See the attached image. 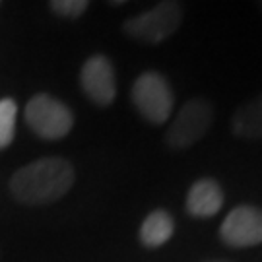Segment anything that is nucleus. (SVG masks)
<instances>
[{"label":"nucleus","instance_id":"11","mask_svg":"<svg viewBox=\"0 0 262 262\" xmlns=\"http://www.w3.org/2000/svg\"><path fill=\"white\" fill-rule=\"evenodd\" d=\"M18 103L10 97L0 99V150H6L16 136Z\"/></svg>","mask_w":262,"mask_h":262},{"label":"nucleus","instance_id":"13","mask_svg":"<svg viewBox=\"0 0 262 262\" xmlns=\"http://www.w3.org/2000/svg\"><path fill=\"white\" fill-rule=\"evenodd\" d=\"M256 6H258V8H260V12H262V2H258V4H256Z\"/></svg>","mask_w":262,"mask_h":262},{"label":"nucleus","instance_id":"9","mask_svg":"<svg viewBox=\"0 0 262 262\" xmlns=\"http://www.w3.org/2000/svg\"><path fill=\"white\" fill-rule=\"evenodd\" d=\"M175 233V220L167 210L158 208L146 215V220L140 225V243L148 249H158L165 245Z\"/></svg>","mask_w":262,"mask_h":262},{"label":"nucleus","instance_id":"2","mask_svg":"<svg viewBox=\"0 0 262 262\" xmlns=\"http://www.w3.org/2000/svg\"><path fill=\"white\" fill-rule=\"evenodd\" d=\"M130 99L136 111L151 124L167 122L175 105L171 84L165 76L156 70H148L136 78V82L132 84Z\"/></svg>","mask_w":262,"mask_h":262},{"label":"nucleus","instance_id":"7","mask_svg":"<svg viewBox=\"0 0 262 262\" xmlns=\"http://www.w3.org/2000/svg\"><path fill=\"white\" fill-rule=\"evenodd\" d=\"M220 239L231 249H247L262 243V208H233L220 227Z\"/></svg>","mask_w":262,"mask_h":262},{"label":"nucleus","instance_id":"8","mask_svg":"<svg viewBox=\"0 0 262 262\" xmlns=\"http://www.w3.org/2000/svg\"><path fill=\"white\" fill-rule=\"evenodd\" d=\"M224 206V190L220 183L212 177L198 179L192 187L188 188L185 208L192 217H212Z\"/></svg>","mask_w":262,"mask_h":262},{"label":"nucleus","instance_id":"10","mask_svg":"<svg viewBox=\"0 0 262 262\" xmlns=\"http://www.w3.org/2000/svg\"><path fill=\"white\" fill-rule=\"evenodd\" d=\"M231 128L239 138L247 140L262 138V94L235 111L231 117Z\"/></svg>","mask_w":262,"mask_h":262},{"label":"nucleus","instance_id":"5","mask_svg":"<svg viewBox=\"0 0 262 262\" xmlns=\"http://www.w3.org/2000/svg\"><path fill=\"white\" fill-rule=\"evenodd\" d=\"M214 109L206 99H190L171 121L165 132V144L171 150H187L196 144L212 126Z\"/></svg>","mask_w":262,"mask_h":262},{"label":"nucleus","instance_id":"6","mask_svg":"<svg viewBox=\"0 0 262 262\" xmlns=\"http://www.w3.org/2000/svg\"><path fill=\"white\" fill-rule=\"evenodd\" d=\"M80 85L94 105L109 107L117 97V76L111 60L101 53L90 56L80 70Z\"/></svg>","mask_w":262,"mask_h":262},{"label":"nucleus","instance_id":"1","mask_svg":"<svg viewBox=\"0 0 262 262\" xmlns=\"http://www.w3.org/2000/svg\"><path fill=\"white\" fill-rule=\"evenodd\" d=\"M76 181L74 165L64 158H41L10 177V192L19 204L43 206L64 196Z\"/></svg>","mask_w":262,"mask_h":262},{"label":"nucleus","instance_id":"3","mask_svg":"<svg viewBox=\"0 0 262 262\" xmlns=\"http://www.w3.org/2000/svg\"><path fill=\"white\" fill-rule=\"evenodd\" d=\"M183 21V6L179 2H159L140 16L126 19L122 31L130 39L146 45H159L179 29Z\"/></svg>","mask_w":262,"mask_h":262},{"label":"nucleus","instance_id":"14","mask_svg":"<svg viewBox=\"0 0 262 262\" xmlns=\"http://www.w3.org/2000/svg\"><path fill=\"white\" fill-rule=\"evenodd\" d=\"M208 262H227V260H208Z\"/></svg>","mask_w":262,"mask_h":262},{"label":"nucleus","instance_id":"12","mask_svg":"<svg viewBox=\"0 0 262 262\" xmlns=\"http://www.w3.org/2000/svg\"><path fill=\"white\" fill-rule=\"evenodd\" d=\"M49 8L60 18L76 19L85 14V10L90 8V2L88 0H53L49 2Z\"/></svg>","mask_w":262,"mask_h":262},{"label":"nucleus","instance_id":"4","mask_svg":"<svg viewBox=\"0 0 262 262\" xmlns=\"http://www.w3.org/2000/svg\"><path fill=\"white\" fill-rule=\"evenodd\" d=\"M26 122L43 140H60L74 126V113L70 107L49 94L33 95L24 111Z\"/></svg>","mask_w":262,"mask_h":262}]
</instances>
